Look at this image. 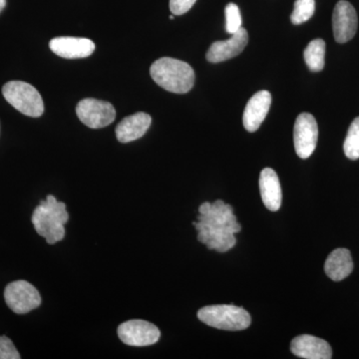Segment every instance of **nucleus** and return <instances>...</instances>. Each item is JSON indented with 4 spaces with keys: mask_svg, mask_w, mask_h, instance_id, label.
<instances>
[{
    "mask_svg": "<svg viewBox=\"0 0 359 359\" xmlns=\"http://www.w3.org/2000/svg\"><path fill=\"white\" fill-rule=\"evenodd\" d=\"M358 14L346 0H340L334 7L332 27L334 39L339 43H346L353 39L358 30Z\"/></svg>",
    "mask_w": 359,
    "mask_h": 359,
    "instance_id": "obj_9",
    "label": "nucleus"
},
{
    "mask_svg": "<svg viewBox=\"0 0 359 359\" xmlns=\"http://www.w3.org/2000/svg\"><path fill=\"white\" fill-rule=\"evenodd\" d=\"M118 337L129 346L143 347L153 346L160 339L159 328L146 320L125 321L118 327Z\"/></svg>",
    "mask_w": 359,
    "mask_h": 359,
    "instance_id": "obj_7",
    "label": "nucleus"
},
{
    "mask_svg": "<svg viewBox=\"0 0 359 359\" xmlns=\"http://www.w3.org/2000/svg\"><path fill=\"white\" fill-rule=\"evenodd\" d=\"M344 154L351 160L359 159V117L351 123L344 144Z\"/></svg>",
    "mask_w": 359,
    "mask_h": 359,
    "instance_id": "obj_18",
    "label": "nucleus"
},
{
    "mask_svg": "<svg viewBox=\"0 0 359 359\" xmlns=\"http://www.w3.org/2000/svg\"><path fill=\"white\" fill-rule=\"evenodd\" d=\"M2 94L7 102L22 114L33 118L43 114V100L32 85L23 81H9L2 87Z\"/></svg>",
    "mask_w": 359,
    "mask_h": 359,
    "instance_id": "obj_4",
    "label": "nucleus"
},
{
    "mask_svg": "<svg viewBox=\"0 0 359 359\" xmlns=\"http://www.w3.org/2000/svg\"><path fill=\"white\" fill-rule=\"evenodd\" d=\"M290 351L297 358L306 359H330L332 349L325 340L313 335L302 334L290 342Z\"/></svg>",
    "mask_w": 359,
    "mask_h": 359,
    "instance_id": "obj_12",
    "label": "nucleus"
},
{
    "mask_svg": "<svg viewBox=\"0 0 359 359\" xmlns=\"http://www.w3.org/2000/svg\"><path fill=\"white\" fill-rule=\"evenodd\" d=\"M68 219L69 215L65 203L58 202L55 197L48 195L33 212L32 221L37 233L49 245H53L65 238V224Z\"/></svg>",
    "mask_w": 359,
    "mask_h": 359,
    "instance_id": "obj_1",
    "label": "nucleus"
},
{
    "mask_svg": "<svg viewBox=\"0 0 359 359\" xmlns=\"http://www.w3.org/2000/svg\"><path fill=\"white\" fill-rule=\"evenodd\" d=\"M271 104V95L266 90H262L250 99L243 115V124L249 132H256L268 115Z\"/></svg>",
    "mask_w": 359,
    "mask_h": 359,
    "instance_id": "obj_13",
    "label": "nucleus"
},
{
    "mask_svg": "<svg viewBox=\"0 0 359 359\" xmlns=\"http://www.w3.org/2000/svg\"><path fill=\"white\" fill-rule=\"evenodd\" d=\"M51 51L66 59L86 58L95 51L92 40L79 37H56L49 42Z\"/></svg>",
    "mask_w": 359,
    "mask_h": 359,
    "instance_id": "obj_11",
    "label": "nucleus"
},
{
    "mask_svg": "<svg viewBox=\"0 0 359 359\" xmlns=\"http://www.w3.org/2000/svg\"><path fill=\"white\" fill-rule=\"evenodd\" d=\"M152 118L147 113L139 112L124 118L116 128V136L121 143L138 140L148 131Z\"/></svg>",
    "mask_w": 359,
    "mask_h": 359,
    "instance_id": "obj_14",
    "label": "nucleus"
},
{
    "mask_svg": "<svg viewBox=\"0 0 359 359\" xmlns=\"http://www.w3.org/2000/svg\"><path fill=\"white\" fill-rule=\"evenodd\" d=\"M249 41V35L245 28H240L231 34L230 39L214 42L207 52V59L211 63H219L236 57L242 53Z\"/></svg>",
    "mask_w": 359,
    "mask_h": 359,
    "instance_id": "obj_10",
    "label": "nucleus"
},
{
    "mask_svg": "<svg viewBox=\"0 0 359 359\" xmlns=\"http://www.w3.org/2000/svg\"><path fill=\"white\" fill-rule=\"evenodd\" d=\"M197 0H170V9L174 15H182L192 8Z\"/></svg>",
    "mask_w": 359,
    "mask_h": 359,
    "instance_id": "obj_22",
    "label": "nucleus"
},
{
    "mask_svg": "<svg viewBox=\"0 0 359 359\" xmlns=\"http://www.w3.org/2000/svg\"><path fill=\"white\" fill-rule=\"evenodd\" d=\"M353 271V261L351 252L347 249H337L327 257L325 271L334 282H340L351 275Z\"/></svg>",
    "mask_w": 359,
    "mask_h": 359,
    "instance_id": "obj_16",
    "label": "nucleus"
},
{
    "mask_svg": "<svg viewBox=\"0 0 359 359\" xmlns=\"http://www.w3.org/2000/svg\"><path fill=\"white\" fill-rule=\"evenodd\" d=\"M21 358L13 341L7 337H0V359H20Z\"/></svg>",
    "mask_w": 359,
    "mask_h": 359,
    "instance_id": "obj_21",
    "label": "nucleus"
},
{
    "mask_svg": "<svg viewBox=\"0 0 359 359\" xmlns=\"http://www.w3.org/2000/svg\"><path fill=\"white\" fill-rule=\"evenodd\" d=\"M150 74L160 87L173 93H188L195 83L193 68L188 63L178 59H158L151 66Z\"/></svg>",
    "mask_w": 359,
    "mask_h": 359,
    "instance_id": "obj_2",
    "label": "nucleus"
},
{
    "mask_svg": "<svg viewBox=\"0 0 359 359\" xmlns=\"http://www.w3.org/2000/svg\"><path fill=\"white\" fill-rule=\"evenodd\" d=\"M76 113L80 121L91 129L104 128L114 121L116 118V111L112 104L93 98L80 101Z\"/></svg>",
    "mask_w": 359,
    "mask_h": 359,
    "instance_id": "obj_6",
    "label": "nucleus"
},
{
    "mask_svg": "<svg viewBox=\"0 0 359 359\" xmlns=\"http://www.w3.org/2000/svg\"><path fill=\"white\" fill-rule=\"evenodd\" d=\"M6 6V0H0V13H1L2 9L4 8Z\"/></svg>",
    "mask_w": 359,
    "mask_h": 359,
    "instance_id": "obj_23",
    "label": "nucleus"
},
{
    "mask_svg": "<svg viewBox=\"0 0 359 359\" xmlns=\"http://www.w3.org/2000/svg\"><path fill=\"white\" fill-rule=\"evenodd\" d=\"M226 13V32L233 34L242 28V16L237 4H229L224 9Z\"/></svg>",
    "mask_w": 359,
    "mask_h": 359,
    "instance_id": "obj_20",
    "label": "nucleus"
},
{
    "mask_svg": "<svg viewBox=\"0 0 359 359\" xmlns=\"http://www.w3.org/2000/svg\"><path fill=\"white\" fill-rule=\"evenodd\" d=\"M4 299L8 308L18 314L30 313L41 304L39 290L25 280L9 283L4 290Z\"/></svg>",
    "mask_w": 359,
    "mask_h": 359,
    "instance_id": "obj_5",
    "label": "nucleus"
},
{
    "mask_svg": "<svg viewBox=\"0 0 359 359\" xmlns=\"http://www.w3.org/2000/svg\"><path fill=\"white\" fill-rule=\"evenodd\" d=\"M318 127L316 118L309 113H302L294 123V141L295 152L302 159H308L318 144Z\"/></svg>",
    "mask_w": 359,
    "mask_h": 359,
    "instance_id": "obj_8",
    "label": "nucleus"
},
{
    "mask_svg": "<svg viewBox=\"0 0 359 359\" xmlns=\"http://www.w3.org/2000/svg\"><path fill=\"white\" fill-rule=\"evenodd\" d=\"M198 318L209 327L224 330H243L250 325V313L233 304L205 306L198 311Z\"/></svg>",
    "mask_w": 359,
    "mask_h": 359,
    "instance_id": "obj_3",
    "label": "nucleus"
},
{
    "mask_svg": "<svg viewBox=\"0 0 359 359\" xmlns=\"http://www.w3.org/2000/svg\"><path fill=\"white\" fill-rule=\"evenodd\" d=\"M170 20H174V14H172V15L170 16Z\"/></svg>",
    "mask_w": 359,
    "mask_h": 359,
    "instance_id": "obj_24",
    "label": "nucleus"
},
{
    "mask_svg": "<svg viewBox=\"0 0 359 359\" xmlns=\"http://www.w3.org/2000/svg\"><path fill=\"white\" fill-rule=\"evenodd\" d=\"M325 42L323 39H314L309 42L304 50V57L306 65L313 72H320L325 67Z\"/></svg>",
    "mask_w": 359,
    "mask_h": 359,
    "instance_id": "obj_17",
    "label": "nucleus"
},
{
    "mask_svg": "<svg viewBox=\"0 0 359 359\" xmlns=\"http://www.w3.org/2000/svg\"><path fill=\"white\" fill-rule=\"evenodd\" d=\"M316 9L314 0H295L294 8L290 15L292 25H299L313 18Z\"/></svg>",
    "mask_w": 359,
    "mask_h": 359,
    "instance_id": "obj_19",
    "label": "nucleus"
},
{
    "mask_svg": "<svg viewBox=\"0 0 359 359\" xmlns=\"http://www.w3.org/2000/svg\"><path fill=\"white\" fill-rule=\"evenodd\" d=\"M262 200L269 211L276 212L282 205V188L278 175L271 168H264L259 176Z\"/></svg>",
    "mask_w": 359,
    "mask_h": 359,
    "instance_id": "obj_15",
    "label": "nucleus"
}]
</instances>
